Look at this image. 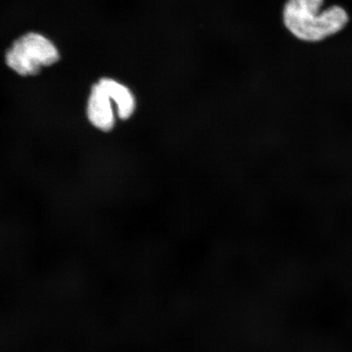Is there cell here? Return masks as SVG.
<instances>
[{"label": "cell", "mask_w": 352, "mask_h": 352, "mask_svg": "<svg viewBox=\"0 0 352 352\" xmlns=\"http://www.w3.org/2000/svg\"><path fill=\"white\" fill-rule=\"evenodd\" d=\"M58 60L59 52L54 43L36 33L26 34L17 39L6 54L7 65L21 76H35Z\"/></svg>", "instance_id": "cell-2"}, {"label": "cell", "mask_w": 352, "mask_h": 352, "mask_svg": "<svg viewBox=\"0 0 352 352\" xmlns=\"http://www.w3.org/2000/svg\"><path fill=\"white\" fill-rule=\"evenodd\" d=\"M324 0H287L283 10L286 29L302 41L318 43L344 30L349 22L344 8H323Z\"/></svg>", "instance_id": "cell-1"}, {"label": "cell", "mask_w": 352, "mask_h": 352, "mask_svg": "<svg viewBox=\"0 0 352 352\" xmlns=\"http://www.w3.org/2000/svg\"><path fill=\"white\" fill-rule=\"evenodd\" d=\"M99 83L107 91L109 98L117 105L120 118H129L135 111V100L129 88L112 78L100 79Z\"/></svg>", "instance_id": "cell-4"}, {"label": "cell", "mask_w": 352, "mask_h": 352, "mask_svg": "<svg viewBox=\"0 0 352 352\" xmlns=\"http://www.w3.org/2000/svg\"><path fill=\"white\" fill-rule=\"evenodd\" d=\"M111 99L100 85L92 87L87 103V116L96 129L108 131L114 126V116Z\"/></svg>", "instance_id": "cell-3"}]
</instances>
